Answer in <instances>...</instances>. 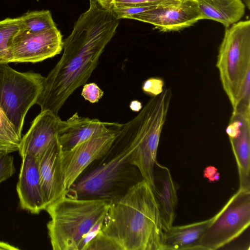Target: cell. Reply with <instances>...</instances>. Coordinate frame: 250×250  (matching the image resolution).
<instances>
[{
  "instance_id": "cell-14",
  "label": "cell",
  "mask_w": 250,
  "mask_h": 250,
  "mask_svg": "<svg viewBox=\"0 0 250 250\" xmlns=\"http://www.w3.org/2000/svg\"><path fill=\"white\" fill-rule=\"evenodd\" d=\"M17 191L21 208L33 214L45 210L47 204L42 190L37 159L23 156Z\"/></svg>"
},
{
  "instance_id": "cell-12",
  "label": "cell",
  "mask_w": 250,
  "mask_h": 250,
  "mask_svg": "<svg viewBox=\"0 0 250 250\" xmlns=\"http://www.w3.org/2000/svg\"><path fill=\"white\" fill-rule=\"evenodd\" d=\"M226 133L236 162L239 188L250 190V106L232 111Z\"/></svg>"
},
{
  "instance_id": "cell-6",
  "label": "cell",
  "mask_w": 250,
  "mask_h": 250,
  "mask_svg": "<svg viewBox=\"0 0 250 250\" xmlns=\"http://www.w3.org/2000/svg\"><path fill=\"white\" fill-rule=\"evenodd\" d=\"M138 145L134 128L129 121L122 124L110 149L115 153L107 162L77 180L66 192L78 198H97L108 192Z\"/></svg>"
},
{
  "instance_id": "cell-1",
  "label": "cell",
  "mask_w": 250,
  "mask_h": 250,
  "mask_svg": "<svg viewBox=\"0 0 250 250\" xmlns=\"http://www.w3.org/2000/svg\"><path fill=\"white\" fill-rule=\"evenodd\" d=\"M119 23L112 10L98 3L90 4L80 16L63 42L62 57L44 78L36 103L41 111L48 110L58 115L70 96L86 83Z\"/></svg>"
},
{
  "instance_id": "cell-31",
  "label": "cell",
  "mask_w": 250,
  "mask_h": 250,
  "mask_svg": "<svg viewBox=\"0 0 250 250\" xmlns=\"http://www.w3.org/2000/svg\"><path fill=\"white\" fill-rule=\"evenodd\" d=\"M18 248L10 245L8 243L0 242V250H17Z\"/></svg>"
},
{
  "instance_id": "cell-25",
  "label": "cell",
  "mask_w": 250,
  "mask_h": 250,
  "mask_svg": "<svg viewBox=\"0 0 250 250\" xmlns=\"http://www.w3.org/2000/svg\"><path fill=\"white\" fill-rule=\"evenodd\" d=\"M174 0H112L110 5L117 7L150 6Z\"/></svg>"
},
{
  "instance_id": "cell-15",
  "label": "cell",
  "mask_w": 250,
  "mask_h": 250,
  "mask_svg": "<svg viewBox=\"0 0 250 250\" xmlns=\"http://www.w3.org/2000/svg\"><path fill=\"white\" fill-rule=\"evenodd\" d=\"M122 124L104 122L97 119L82 117L75 113L67 120L61 121L58 142L62 150H68L92 137L118 128Z\"/></svg>"
},
{
  "instance_id": "cell-11",
  "label": "cell",
  "mask_w": 250,
  "mask_h": 250,
  "mask_svg": "<svg viewBox=\"0 0 250 250\" xmlns=\"http://www.w3.org/2000/svg\"><path fill=\"white\" fill-rule=\"evenodd\" d=\"M135 20L153 25L161 32L178 31L203 20L195 0H174L132 16Z\"/></svg>"
},
{
  "instance_id": "cell-17",
  "label": "cell",
  "mask_w": 250,
  "mask_h": 250,
  "mask_svg": "<svg viewBox=\"0 0 250 250\" xmlns=\"http://www.w3.org/2000/svg\"><path fill=\"white\" fill-rule=\"evenodd\" d=\"M211 218L182 226H172L164 230V250H198L199 242Z\"/></svg>"
},
{
  "instance_id": "cell-22",
  "label": "cell",
  "mask_w": 250,
  "mask_h": 250,
  "mask_svg": "<svg viewBox=\"0 0 250 250\" xmlns=\"http://www.w3.org/2000/svg\"><path fill=\"white\" fill-rule=\"evenodd\" d=\"M21 139L0 105V154L18 151Z\"/></svg>"
},
{
  "instance_id": "cell-5",
  "label": "cell",
  "mask_w": 250,
  "mask_h": 250,
  "mask_svg": "<svg viewBox=\"0 0 250 250\" xmlns=\"http://www.w3.org/2000/svg\"><path fill=\"white\" fill-rule=\"evenodd\" d=\"M171 98V89L165 87L161 93L151 96L132 119L138 145L130 155L128 163L138 169L142 178L151 185L153 191L156 188L154 167L157 162L158 148Z\"/></svg>"
},
{
  "instance_id": "cell-13",
  "label": "cell",
  "mask_w": 250,
  "mask_h": 250,
  "mask_svg": "<svg viewBox=\"0 0 250 250\" xmlns=\"http://www.w3.org/2000/svg\"><path fill=\"white\" fill-rule=\"evenodd\" d=\"M61 121L50 110L41 111L21 139L18 150L21 157L29 155L39 158L58 138Z\"/></svg>"
},
{
  "instance_id": "cell-10",
  "label": "cell",
  "mask_w": 250,
  "mask_h": 250,
  "mask_svg": "<svg viewBox=\"0 0 250 250\" xmlns=\"http://www.w3.org/2000/svg\"><path fill=\"white\" fill-rule=\"evenodd\" d=\"M62 49V35L56 26L34 34L19 32L8 48V61L40 62L60 54Z\"/></svg>"
},
{
  "instance_id": "cell-27",
  "label": "cell",
  "mask_w": 250,
  "mask_h": 250,
  "mask_svg": "<svg viewBox=\"0 0 250 250\" xmlns=\"http://www.w3.org/2000/svg\"><path fill=\"white\" fill-rule=\"evenodd\" d=\"M164 81L160 78H150L146 80L142 85L143 91L151 96L157 95L164 89Z\"/></svg>"
},
{
  "instance_id": "cell-30",
  "label": "cell",
  "mask_w": 250,
  "mask_h": 250,
  "mask_svg": "<svg viewBox=\"0 0 250 250\" xmlns=\"http://www.w3.org/2000/svg\"><path fill=\"white\" fill-rule=\"evenodd\" d=\"M112 0H89L90 4L96 2L99 3L103 7L111 9V2Z\"/></svg>"
},
{
  "instance_id": "cell-32",
  "label": "cell",
  "mask_w": 250,
  "mask_h": 250,
  "mask_svg": "<svg viewBox=\"0 0 250 250\" xmlns=\"http://www.w3.org/2000/svg\"><path fill=\"white\" fill-rule=\"evenodd\" d=\"M243 3L245 4V6L248 9H250V0H241Z\"/></svg>"
},
{
  "instance_id": "cell-18",
  "label": "cell",
  "mask_w": 250,
  "mask_h": 250,
  "mask_svg": "<svg viewBox=\"0 0 250 250\" xmlns=\"http://www.w3.org/2000/svg\"><path fill=\"white\" fill-rule=\"evenodd\" d=\"M203 20H211L226 28L239 21L243 17L246 6L241 0H195Z\"/></svg>"
},
{
  "instance_id": "cell-28",
  "label": "cell",
  "mask_w": 250,
  "mask_h": 250,
  "mask_svg": "<svg viewBox=\"0 0 250 250\" xmlns=\"http://www.w3.org/2000/svg\"><path fill=\"white\" fill-rule=\"evenodd\" d=\"M204 175L205 177L208 178L210 182L218 181L220 177L217 169L212 166H209L206 168Z\"/></svg>"
},
{
  "instance_id": "cell-9",
  "label": "cell",
  "mask_w": 250,
  "mask_h": 250,
  "mask_svg": "<svg viewBox=\"0 0 250 250\" xmlns=\"http://www.w3.org/2000/svg\"><path fill=\"white\" fill-rule=\"evenodd\" d=\"M121 126L92 137L71 149L62 150L60 148L58 159L59 197L69 190L90 164L107 154Z\"/></svg>"
},
{
  "instance_id": "cell-16",
  "label": "cell",
  "mask_w": 250,
  "mask_h": 250,
  "mask_svg": "<svg viewBox=\"0 0 250 250\" xmlns=\"http://www.w3.org/2000/svg\"><path fill=\"white\" fill-rule=\"evenodd\" d=\"M60 148L57 138L37 158L42 190L47 206L59 197L58 159Z\"/></svg>"
},
{
  "instance_id": "cell-20",
  "label": "cell",
  "mask_w": 250,
  "mask_h": 250,
  "mask_svg": "<svg viewBox=\"0 0 250 250\" xmlns=\"http://www.w3.org/2000/svg\"><path fill=\"white\" fill-rule=\"evenodd\" d=\"M21 18L22 25L20 33H37L56 26L48 10L28 11Z\"/></svg>"
},
{
  "instance_id": "cell-23",
  "label": "cell",
  "mask_w": 250,
  "mask_h": 250,
  "mask_svg": "<svg viewBox=\"0 0 250 250\" xmlns=\"http://www.w3.org/2000/svg\"><path fill=\"white\" fill-rule=\"evenodd\" d=\"M13 157L9 154H0V184L15 172Z\"/></svg>"
},
{
  "instance_id": "cell-3",
  "label": "cell",
  "mask_w": 250,
  "mask_h": 250,
  "mask_svg": "<svg viewBox=\"0 0 250 250\" xmlns=\"http://www.w3.org/2000/svg\"><path fill=\"white\" fill-rule=\"evenodd\" d=\"M110 200L78 198L67 192L45 208L47 229L53 250H85L101 229Z\"/></svg>"
},
{
  "instance_id": "cell-21",
  "label": "cell",
  "mask_w": 250,
  "mask_h": 250,
  "mask_svg": "<svg viewBox=\"0 0 250 250\" xmlns=\"http://www.w3.org/2000/svg\"><path fill=\"white\" fill-rule=\"evenodd\" d=\"M22 23L21 17L7 18L0 21V64H8V49L14 37L19 32Z\"/></svg>"
},
{
  "instance_id": "cell-7",
  "label": "cell",
  "mask_w": 250,
  "mask_h": 250,
  "mask_svg": "<svg viewBox=\"0 0 250 250\" xmlns=\"http://www.w3.org/2000/svg\"><path fill=\"white\" fill-rule=\"evenodd\" d=\"M44 78L39 73L19 72L0 64V105L20 136L28 111L42 94Z\"/></svg>"
},
{
  "instance_id": "cell-8",
  "label": "cell",
  "mask_w": 250,
  "mask_h": 250,
  "mask_svg": "<svg viewBox=\"0 0 250 250\" xmlns=\"http://www.w3.org/2000/svg\"><path fill=\"white\" fill-rule=\"evenodd\" d=\"M250 224V190L239 188L211 220L198 250H215L239 237Z\"/></svg>"
},
{
  "instance_id": "cell-29",
  "label": "cell",
  "mask_w": 250,
  "mask_h": 250,
  "mask_svg": "<svg viewBox=\"0 0 250 250\" xmlns=\"http://www.w3.org/2000/svg\"><path fill=\"white\" fill-rule=\"evenodd\" d=\"M129 107L132 111L138 112L142 108V104L140 102L134 100L130 103Z\"/></svg>"
},
{
  "instance_id": "cell-19",
  "label": "cell",
  "mask_w": 250,
  "mask_h": 250,
  "mask_svg": "<svg viewBox=\"0 0 250 250\" xmlns=\"http://www.w3.org/2000/svg\"><path fill=\"white\" fill-rule=\"evenodd\" d=\"M160 169V176L157 180L161 183L160 191L157 188L154 191L161 216L164 230L172 226L175 217V210L178 202L177 187L169 169L158 162L156 163Z\"/></svg>"
},
{
  "instance_id": "cell-24",
  "label": "cell",
  "mask_w": 250,
  "mask_h": 250,
  "mask_svg": "<svg viewBox=\"0 0 250 250\" xmlns=\"http://www.w3.org/2000/svg\"><path fill=\"white\" fill-rule=\"evenodd\" d=\"M161 5V4H160ZM159 5L150 6L117 7L112 6L111 9L117 19H128L133 15L155 8Z\"/></svg>"
},
{
  "instance_id": "cell-2",
  "label": "cell",
  "mask_w": 250,
  "mask_h": 250,
  "mask_svg": "<svg viewBox=\"0 0 250 250\" xmlns=\"http://www.w3.org/2000/svg\"><path fill=\"white\" fill-rule=\"evenodd\" d=\"M163 232L153 189L142 179L110 201L101 229L85 250H164Z\"/></svg>"
},
{
  "instance_id": "cell-26",
  "label": "cell",
  "mask_w": 250,
  "mask_h": 250,
  "mask_svg": "<svg viewBox=\"0 0 250 250\" xmlns=\"http://www.w3.org/2000/svg\"><path fill=\"white\" fill-rule=\"evenodd\" d=\"M82 96L91 103H97L103 97L104 91L94 83H85L82 89Z\"/></svg>"
},
{
  "instance_id": "cell-4",
  "label": "cell",
  "mask_w": 250,
  "mask_h": 250,
  "mask_svg": "<svg viewBox=\"0 0 250 250\" xmlns=\"http://www.w3.org/2000/svg\"><path fill=\"white\" fill-rule=\"evenodd\" d=\"M216 66L232 108L250 105V20L226 28Z\"/></svg>"
}]
</instances>
